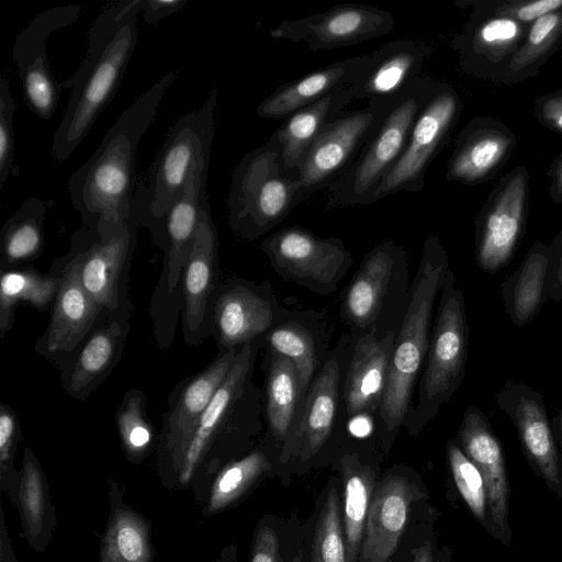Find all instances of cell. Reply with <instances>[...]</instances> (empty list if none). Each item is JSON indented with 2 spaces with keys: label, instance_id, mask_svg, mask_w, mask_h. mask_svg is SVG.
<instances>
[{
  "label": "cell",
  "instance_id": "cell-1",
  "mask_svg": "<svg viewBox=\"0 0 562 562\" xmlns=\"http://www.w3.org/2000/svg\"><path fill=\"white\" fill-rule=\"evenodd\" d=\"M176 77L175 71L166 72L130 104L91 157L71 173L70 203L80 215L82 226L94 231L101 223L121 222L132 216L137 147Z\"/></svg>",
  "mask_w": 562,
  "mask_h": 562
},
{
  "label": "cell",
  "instance_id": "cell-2",
  "mask_svg": "<svg viewBox=\"0 0 562 562\" xmlns=\"http://www.w3.org/2000/svg\"><path fill=\"white\" fill-rule=\"evenodd\" d=\"M139 13L140 0L119 1L92 23L82 63L60 83L70 97L53 136L52 155L57 162L70 157L114 98L137 43Z\"/></svg>",
  "mask_w": 562,
  "mask_h": 562
},
{
  "label": "cell",
  "instance_id": "cell-3",
  "mask_svg": "<svg viewBox=\"0 0 562 562\" xmlns=\"http://www.w3.org/2000/svg\"><path fill=\"white\" fill-rule=\"evenodd\" d=\"M263 338L244 346L202 414L196 427L175 459L167 477L188 483L199 473L228 463L248 448L260 431L262 392L254 382L255 366Z\"/></svg>",
  "mask_w": 562,
  "mask_h": 562
},
{
  "label": "cell",
  "instance_id": "cell-4",
  "mask_svg": "<svg viewBox=\"0 0 562 562\" xmlns=\"http://www.w3.org/2000/svg\"><path fill=\"white\" fill-rule=\"evenodd\" d=\"M449 269L445 246L437 235L429 233L412 280L408 306L396 331L385 392L373 423L385 446L392 443L413 406L414 390L428 351L435 302Z\"/></svg>",
  "mask_w": 562,
  "mask_h": 562
},
{
  "label": "cell",
  "instance_id": "cell-5",
  "mask_svg": "<svg viewBox=\"0 0 562 562\" xmlns=\"http://www.w3.org/2000/svg\"><path fill=\"white\" fill-rule=\"evenodd\" d=\"M468 347L465 299L450 268L440 291L426 361L417 383V400L404 423L409 435L419 434L462 384Z\"/></svg>",
  "mask_w": 562,
  "mask_h": 562
},
{
  "label": "cell",
  "instance_id": "cell-6",
  "mask_svg": "<svg viewBox=\"0 0 562 562\" xmlns=\"http://www.w3.org/2000/svg\"><path fill=\"white\" fill-rule=\"evenodd\" d=\"M438 80L415 79L387 108L350 168L326 190L325 209L373 203V195L402 156L419 112Z\"/></svg>",
  "mask_w": 562,
  "mask_h": 562
},
{
  "label": "cell",
  "instance_id": "cell-7",
  "mask_svg": "<svg viewBox=\"0 0 562 562\" xmlns=\"http://www.w3.org/2000/svg\"><path fill=\"white\" fill-rule=\"evenodd\" d=\"M217 100L218 88L214 87L200 108L182 115L169 128L147 182L140 183L134 194L138 224L162 216L181 196L194 169L209 170Z\"/></svg>",
  "mask_w": 562,
  "mask_h": 562
},
{
  "label": "cell",
  "instance_id": "cell-8",
  "mask_svg": "<svg viewBox=\"0 0 562 562\" xmlns=\"http://www.w3.org/2000/svg\"><path fill=\"white\" fill-rule=\"evenodd\" d=\"M408 255L393 239L376 244L362 258L340 296V317L356 340L375 328L397 331L411 296Z\"/></svg>",
  "mask_w": 562,
  "mask_h": 562
},
{
  "label": "cell",
  "instance_id": "cell-9",
  "mask_svg": "<svg viewBox=\"0 0 562 562\" xmlns=\"http://www.w3.org/2000/svg\"><path fill=\"white\" fill-rule=\"evenodd\" d=\"M301 182L267 142L236 165L227 198L228 225L236 236L255 240L303 203Z\"/></svg>",
  "mask_w": 562,
  "mask_h": 562
},
{
  "label": "cell",
  "instance_id": "cell-10",
  "mask_svg": "<svg viewBox=\"0 0 562 562\" xmlns=\"http://www.w3.org/2000/svg\"><path fill=\"white\" fill-rule=\"evenodd\" d=\"M138 228L133 206L128 220L101 223L94 231L82 226L72 234L69 250L80 281L104 313H133L128 283Z\"/></svg>",
  "mask_w": 562,
  "mask_h": 562
},
{
  "label": "cell",
  "instance_id": "cell-11",
  "mask_svg": "<svg viewBox=\"0 0 562 562\" xmlns=\"http://www.w3.org/2000/svg\"><path fill=\"white\" fill-rule=\"evenodd\" d=\"M355 339L342 334L330 349L301 403L282 446V458L308 461L329 441L340 422L349 424L344 400V380Z\"/></svg>",
  "mask_w": 562,
  "mask_h": 562
},
{
  "label": "cell",
  "instance_id": "cell-12",
  "mask_svg": "<svg viewBox=\"0 0 562 562\" xmlns=\"http://www.w3.org/2000/svg\"><path fill=\"white\" fill-rule=\"evenodd\" d=\"M259 249L283 280L319 295L335 293L353 262L342 240L317 236L302 226H289L269 235Z\"/></svg>",
  "mask_w": 562,
  "mask_h": 562
},
{
  "label": "cell",
  "instance_id": "cell-13",
  "mask_svg": "<svg viewBox=\"0 0 562 562\" xmlns=\"http://www.w3.org/2000/svg\"><path fill=\"white\" fill-rule=\"evenodd\" d=\"M281 306L269 280L260 283L241 278L221 281L206 313L209 338L217 351H238L263 338L279 322Z\"/></svg>",
  "mask_w": 562,
  "mask_h": 562
},
{
  "label": "cell",
  "instance_id": "cell-14",
  "mask_svg": "<svg viewBox=\"0 0 562 562\" xmlns=\"http://www.w3.org/2000/svg\"><path fill=\"white\" fill-rule=\"evenodd\" d=\"M461 101L456 90L438 81L412 127L405 149L373 195V203L398 191L419 192L427 170L458 121Z\"/></svg>",
  "mask_w": 562,
  "mask_h": 562
},
{
  "label": "cell",
  "instance_id": "cell-15",
  "mask_svg": "<svg viewBox=\"0 0 562 562\" xmlns=\"http://www.w3.org/2000/svg\"><path fill=\"white\" fill-rule=\"evenodd\" d=\"M394 100L368 102L367 106L347 111L326 125L297 173L303 201L326 190L350 168Z\"/></svg>",
  "mask_w": 562,
  "mask_h": 562
},
{
  "label": "cell",
  "instance_id": "cell-16",
  "mask_svg": "<svg viewBox=\"0 0 562 562\" xmlns=\"http://www.w3.org/2000/svg\"><path fill=\"white\" fill-rule=\"evenodd\" d=\"M528 171L518 166L491 192L475 222V262L485 273L506 267L521 239L528 204Z\"/></svg>",
  "mask_w": 562,
  "mask_h": 562
},
{
  "label": "cell",
  "instance_id": "cell-17",
  "mask_svg": "<svg viewBox=\"0 0 562 562\" xmlns=\"http://www.w3.org/2000/svg\"><path fill=\"white\" fill-rule=\"evenodd\" d=\"M60 277L49 321L34 350L60 370L92 331L104 313L83 288L76 259L69 250L50 268Z\"/></svg>",
  "mask_w": 562,
  "mask_h": 562
},
{
  "label": "cell",
  "instance_id": "cell-18",
  "mask_svg": "<svg viewBox=\"0 0 562 562\" xmlns=\"http://www.w3.org/2000/svg\"><path fill=\"white\" fill-rule=\"evenodd\" d=\"M80 12L81 8L77 4L42 11L14 40L12 59L22 82L24 102L41 120L47 121L55 114L63 89L48 63L47 38L74 24Z\"/></svg>",
  "mask_w": 562,
  "mask_h": 562
},
{
  "label": "cell",
  "instance_id": "cell-19",
  "mask_svg": "<svg viewBox=\"0 0 562 562\" xmlns=\"http://www.w3.org/2000/svg\"><path fill=\"white\" fill-rule=\"evenodd\" d=\"M238 351H217L199 372L179 381L167 398L158 431L157 461L167 476L181 448L231 371Z\"/></svg>",
  "mask_w": 562,
  "mask_h": 562
},
{
  "label": "cell",
  "instance_id": "cell-20",
  "mask_svg": "<svg viewBox=\"0 0 562 562\" xmlns=\"http://www.w3.org/2000/svg\"><path fill=\"white\" fill-rule=\"evenodd\" d=\"M393 26L394 18L384 9L344 3L322 13L285 20L270 31V37L304 42L312 50H327L385 36Z\"/></svg>",
  "mask_w": 562,
  "mask_h": 562
},
{
  "label": "cell",
  "instance_id": "cell-21",
  "mask_svg": "<svg viewBox=\"0 0 562 562\" xmlns=\"http://www.w3.org/2000/svg\"><path fill=\"white\" fill-rule=\"evenodd\" d=\"M495 401L513 422L529 462L562 497V459L543 395L525 383L506 380Z\"/></svg>",
  "mask_w": 562,
  "mask_h": 562
},
{
  "label": "cell",
  "instance_id": "cell-22",
  "mask_svg": "<svg viewBox=\"0 0 562 562\" xmlns=\"http://www.w3.org/2000/svg\"><path fill=\"white\" fill-rule=\"evenodd\" d=\"M130 313H103L97 325L59 370L60 384L76 401H85L122 360L131 331Z\"/></svg>",
  "mask_w": 562,
  "mask_h": 562
},
{
  "label": "cell",
  "instance_id": "cell-23",
  "mask_svg": "<svg viewBox=\"0 0 562 562\" xmlns=\"http://www.w3.org/2000/svg\"><path fill=\"white\" fill-rule=\"evenodd\" d=\"M218 236L209 205L201 216L196 237L181 274V323L187 345L196 347L209 338L206 313L220 284Z\"/></svg>",
  "mask_w": 562,
  "mask_h": 562
},
{
  "label": "cell",
  "instance_id": "cell-24",
  "mask_svg": "<svg viewBox=\"0 0 562 562\" xmlns=\"http://www.w3.org/2000/svg\"><path fill=\"white\" fill-rule=\"evenodd\" d=\"M396 331L384 336L375 328L355 340L344 380L342 400L348 420L372 424L385 392Z\"/></svg>",
  "mask_w": 562,
  "mask_h": 562
},
{
  "label": "cell",
  "instance_id": "cell-25",
  "mask_svg": "<svg viewBox=\"0 0 562 562\" xmlns=\"http://www.w3.org/2000/svg\"><path fill=\"white\" fill-rule=\"evenodd\" d=\"M431 43L397 40L368 55V63L349 90L355 99L390 102L422 76L426 60L434 53Z\"/></svg>",
  "mask_w": 562,
  "mask_h": 562
},
{
  "label": "cell",
  "instance_id": "cell-26",
  "mask_svg": "<svg viewBox=\"0 0 562 562\" xmlns=\"http://www.w3.org/2000/svg\"><path fill=\"white\" fill-rule=\"evenodd\" d=\"M329 342L326 314L321 311L284 308L278 324L263 337L265 349L286 357L295 366L300 405L330 351Z\"/></svg>",
  "mask_w": 562,
  "mask_h": 562
},
{
  "label": "cell",
  "instance_id": "cell-27",
  "mask_svg": "<svg viewBox=\"0 0 562 562\" xmlns=\"http://www.w3.org/2000/svg\"><path fill=\"white\" fill-rule=\"evenodd\" d=\"M458 445L479 469L485 485L487 506L495 528H507L509 487L502 446L484 412L470 406L457 432Z\"/></svg>",
  "mask_w": 562,
  "mask_h": 562
},
{
  "label": "cell",
  "instance_id": "cell-28",
  "mask_svg": "<svg viewBox=\"0 0 562 562\" xmlns=\"http://www.w3.org/2000/svg\"><path fill=\"white\" fill-rule=\"evenodd\" d=\"M515 145L516 137L506 126L475 117L456 137L446 177L464 184L480 183L503 165Z\"/></svg>",
  "mask_w": 562,
  "mask_h": 562
},
{
  "label": "cell",
  "instance_id": "cell-29",
  "mask_svg": "<svg viewBox=\"0 0 562 562\" xmlns=\"http://www.w3.org/2000/svg\"><path fill=\"white\" fill-rule=\"evenodd\" d=\"M413 501L407 477L387 475L374 488L366 519L359 562H387L408 521Z\"/></svg>",
  "mask_w": 562,
  "mask_h": 562
},
{
  "label": "cell",
  "instance_id": "cell-30",
  "mask_svg": "<svg viewBox=\"0 0 562 562\" xmlns=\"http://www.w3.org/2000/svg\"><path fill=\"white\" fill-rule=\"evenodd\" d=\"M368 63V55L335 61L278 87L257 106L262 119H285L337 91L348 89Z\"/></svg>",
  "mask_w": 562,
  "mask_h": 562
},
{
  "label": "cell",
  "instance_id": "cell-31",
  "mask_svg": "<svg viewBox=\"0 0 562 562\" xmlns=\"http://www.w3.org/2000/svg\"><path fill=\"white\" fill-rule=\"evenodd\" d=\"M349 88L337 90L295 111L267 140L279 153L288 171L297 175L322 131L347 112V105L353 100Z\"/></svg>",
  "mask_w": 562,
  "mask_h": 562
},
{
  "label": "cell",
  "instance_id": "cell-32",
  "mask_svg": "<svg viewBox=\"0 0 562 562\" xmlns=\"http://www.w3.org/2000/svg\"><path fill=\"white\" fill-rule=\"evenodd\" d=\"M550 247L535 241L519 267L501 284L505 312L518 327L530 323L541 311L547 295V268Z\"/></svg>",
  "mask_w": 562,
  "mask_h": 562
},
{
  "label": "cell",
  "instance_id": "cell-33",
  "mask_svg": "<svg viewBox=\"0 0 562 562\" xmlns=\"http://www.w3.org/2000/svg\"><path fill=\"white\" fill-rule=\"evenodd\" d=\"M263 418L269 438L283 446L300 407L299 375L286 357L266 349Z\"/></svg>",
  "mask_w": 562,
  "mask_h": 562
},
{
  "label": "cell",
  "instance_id": "cell-34",
  "mask_svg": "<svg viewBox=\"0 0 562 562\" xmlns=\"http://www.w3.org/2000/svg\"><path fill=\"white\" fill-rule=\"evenodd\" d=\"M16 508L24 536L38 552L47 546L55 526L47 483L38 459L30 447L24 449Z\"/></svg>",
  "mask_w": 562,
  "mask_h": 562
},
{
  "label": "cell",
  "instance_id": "cell-35",
  "mask_svg": "<svg viewBox=\"0 0 562 562\" xmlns=\"http://www.w3.org/2000/svg\"><path fill=\"white\" fill-rule=\"evenodd\" d=\"M46 204L29 198L0 229V270L27 266L37 260L45 246Z\"/></svg>",
  "mask_w": 562,
  "mask_h": 562
},
{
  "label": "cell",
  "instance_id": "cell-36",
  "mask_svg": "<svg viewBox=\"0 0 562 562\" xmlns=\"http://www.w3.org/2000/svg\"><path fill=\"white\" fill-rule=\"evenodd\" d=\"M0 337L9 333L20 304L44 312L50 308L60 277L49 269L45 274L32 266L0 270Z\"/></svg>",
  "mask_w": 562,
  "mask_h": 562
},
{
  "label": "cell",
  "instance_id": "cell-37",
  "mask_svg": "<svg viewBox=\"0 0 562 562\" xmlns=\"http://www.w3.org/2000/svg\"><path fill=\"white\" fill-rule=\"evenodd\" d=\"M344 479V530L348 562H358L374 491V471L356 452L340 459Z\"/></svg>",
  "mask_w": 562,
  "mask_h": 562
},
{
  "label": "cell",
  "instance_id": "cell-38",
  "mask_svg": "<svg viewBox=\"0 0 562 562\" xmlns=\"http://www.w3.org/2000/svg\"><path fill=\"white\" fill-rule=\"evenodd\" d=\"M101 562H151L149 528L136 513L112 505Z\"/></svg>",
  "mask_w": 562,
  "mask_h": 562
},
{
  "label": "cell",
  "instance_id": "cell-39",
  "mask_svg": "<svg viewBox=\"0 0 562 562\" xmlns=\"http://www.w3.org/2000/svg\"><path fill=\"white\" fill-rule=\"evenodd\" d=\"M114 419L130 462H142L157 448L158 434L147 415V396L143 390L132 387L124 393Z\"/></svg>",
  "mask_w": 562,
  "mask_h": 562
},
{
  "label": "cell",
  "instance_id": "cell-40",
  "mask_svg": "<svg viewBox=\"0 0 562 562\" xmlns=\"http://www.w3.org/2000/svg\"><path fill=\"white\" fill-rule=\"evenodd\" d=\"M522 34V23L497 15L457 37L453 47L460 52L462 63L473 55L497 60L517 47Z\"/></svg>",
  "mask_w": 562,
  "mask_h": 562
},
{
  "label": "cell",
  "instance_id": "cell-41",
  "mask_svg": "<svg viewBox=\"0 0 562 562\" xmlns=\"http://www.w3.org/2000/svg\"><path fill=\"white\" fill-rule=\"evenodd\" d=\"M269 470L271 461L262 446L224 464L213 485L210 510H220L235 502Z\"/></svg>",
  "mask_w": 562,
  "mask_h": 562
},
{
  "label": "cell",
  "instance_id": "cell-42",
  "mask_svg": "<svg viewBox=\"0 0 562 562\" xmlns=\"http://www.w3.org/2000/svg\"><path fill=\"white\" fill-rule=\"evenodd\" d=\"M312 562H348L339 497L335 487L328 491L316 522Z\"/></svg>",
  "mask_w": 562,
  "mask_h": 562
},
{
  "label": "cell",
  "instance_id": "cell-43",
  "mask_svg": "<svg viewBox=\"0 0 562 562\" xmlns=\"http://www.w3.org/2000/svg\"><path fill=\"white\" fill-rule=\"evenodd\" d=\"M22 440V428L16 413L0 403V490L18 506L21 471L14 467V457Z\"/></svg>",
  "mask_w": 562,
  "mask_h": 562
},
{
  "label": "cell",
  "instance_id": "cell-44",
  "mask_svg": "<svg viewBox=\"0 0 562 562\" xmlns=\"http://www.w3.org/2000/svg\"><path fill=\"white\" fill-rule=\"evenodd\" d=\"M447 456L453 480L461 496L473 515L483 520L486 516L487 497L479 469L454 440L448 442Z\"/></svg>",
  "mask_w": 562,
  "mask_h": 562
},
{
  "label": "cell",
  "instance_id": "cell-45",
  "mask_svg": "<svg viewBox=\"0 0 562 562\" xmlns=\"http://www.w3.org/2000/svg\"><path fill=\"white\" fill-rule=\"evenodd\" d=\"M562 35V9L536 20L529 29L525 43L510 59L512 71L522 70L537 61L553 47Z\"/></svg>",
  "mask_w": 562,
  "mask_h": 562
},
{
  "label": "cell",
  "instance_id": "cell-46",
  "mask_svg": "<svg viewBox=\"0 0 562 562\" xmlns=\"http://www.w3.org/2000/svg\"><path fill=\"white\" fill-rule=\"evenodd\" d=\"M15 108L9 80L2 75L0 79V190L4 187L13 168V114Z\"/></svg>",
  "mask_w": 562,
  "mask_h": 562
},
{
  "label": "cell",
  "instance_id": "cell-47",
  "mask_svg": "<svg viewBox=\"0 0 562 562\" xmlns=\"http://www.w3.org/2000/svg\"><path fill=\"white\" fill-rule=\"evenodd\" d=\"M562 9V0H535L506 3L496 9V13L509 16L520 23L536 21L541 16Z\"/></svg>",
  "mask_w": 562,
  "mask_h": 562
},
{
  "label": "cell",
  "instance_id": "cell-48",
  "mask_svg": "<svg viewBox=\"0 0 562 562\" xmlns=\"http://www.w3.org/2000/svg\"><path fill=\"white\" fill-rule=\"evenodd\" d=\"M547 268V295L553 302L562 300V229L552 239Z\"/></svg>",
  "mask_w": 562,
  "mask_h": 562
},
{
  "label": "cell",
  "instance_id": "cell-49",
  "mask_svg": "<svg viewBox=\"0 0 562 562\" xmlns=\"http://www.w3.org/2000/svg\"><path fill=\"white\" fill-rule=\"evenodd\" d=\"M250 562H280L278 537L271 528L263 527L258 531Z\"/></svg>",
  "mask_w": 562,
  "mask_h": 562
},
{
  "label": "cell",
  "instance_id": "cell-50",
  "mask_svg": "<svg viewBox=\"0 0 562 562\" xmlns=\"http://www.w3.org/2000/svg\"><path fill=\"white\" fill-rule=\"evenodd\" d=\"M187 3V0H140V13L146 23L156 24L180 11Z\"/></svg>",
  "mask_w": 562,
  "mask_h": 562
},
{
  "label": "cell",
  "instance_id": "cell-51",
  "mask_svg": "<svg viewBox=\"0 0 562 562\" xmlns=\"http://www.w3.org/2000/svg\"><path fill=\"white\" fill-rule=\"evenodd\" d=\"M537 114L546 125L562 133V101L554 94L537 101Z\"/></svg>",
  "mask_w": 562,
  "mask_h": 562
},
{
  "label": "cell",
  "instance_id": "cell-52",
  "mask_svg": "<svg viewBox=\"0 0 562 562\" xmlns=\"http://www.w3.org/2000/svg\"><path fill=\"white\" fill-rule=\"evenodd\" d=\"M549 175L551 178L549 194L554 203H562V154L550 165Z\"/></svg>",
  "mask_w": 562,
  "mask_h": 562
},
{
  "label": "cell",
  "instance_id": "cell-53",
  "mask_svg": "<svg viewBox=\"0 0 562 562\" xmlns=\"http://www.w3.org/2000/svg\"><path fill=\"white\" fill-rule=\"evenodd\" d=\"M1 532H0V562H18L14 551L11 546V540L8 535L5 524H4V515L1 508Z\"/></svg>",
  "mask_w": 562,
  "mask_h": 562
},
{
  "label": "cell",
  "instance_id": "cell-54",
  "mask_svg": "<svg viewBox=\"0 0 562 562\" xmlns=\"http://www.w3.org/2000/svg\"><path fill=\"white\" fill-rule=\"evenodd\" d=\"M413 562H440L435 560L431 547L428 542L414 550Z\"/></svg>",
  "mask_w": 562,
  "mask_h": 562
},
{
  "label": "cell",
  "instance_id": "cell-55",
  "mask_svg": "<svg viewBox=\"0 0 562 562\" xmlns=\"http://www.w3.org/2000/svg\"><path fill=\"white\" fill-rule=\"evenodd\" d=\"M554 437L557 436L562 442V408H560L552 420Z\"/></svg>",
  "mask_w": 562,
  "mask_h": 562
},
{
  "label": "cell",
  "instance_id": "cell-56",
  "mask_svg": "<svg viewBox=\"0 0 562 562\" xmlns=\"http://www.w3.org/2000/svg\"><path fill=\"white\" fill-rule=\"evenodd\" d=\"M554 95L562 101V92L554 93Z\"/></svg>",
  "mask_w": 562,
  "mask_h": 562
}]
</instances>
